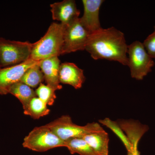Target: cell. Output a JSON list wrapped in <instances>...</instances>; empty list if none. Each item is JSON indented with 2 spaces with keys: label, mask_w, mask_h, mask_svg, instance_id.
I'll use <instances>...</instances> for the list:
<instances>
[{
  "label": "cell",
  "mask_w": 155,
  "mask_h": 155,
  "mask_svg": "<svg viewBox=\"0 0 155 155\" xmlns=\"http://www.w3.org/2000/svg\"><path fill=\"white\" fill-rule=\"evenodd\" d=\"M1 64H0V69H1Z\"/></svg>",
  "instance_id": "obj_22"
},
{
  "label": "cell",
  "mask_w": 155,
  "mask_h": 155,
  "mask_svg": "<svg viewBox=\"0 0 155 155\" xmlns=\"http://www.w3.org/2000/svg\"><path fill=\"white\" fill-rule=\"evenodd\" d=\"M132 146V150L131 151L127 152V155H140L139 152L138 151V143H131Z\"/></svg>",
  "instance_id": "obj_21"
},
{
  "label": "cell",
  "mask_w": 155,
  "mask_h": 155,
  "mask_svg": "<svg viewBox=\"0 0 155 155\" xmlns=\"http://www.w3.org/2000/svg\"><path fill=\"white\" fill-rule=\"evenodd\" d=\"M127 46L124 34L112 27L91 34L85 50L94 60L106 59L127 66Z\"/></svg>",
  "instance_id": "obj_1"
},
{
  "label": "cell",
  "mask_w": 155,
  "mask_h": 155,
  "mask_svg": "<svg viewBox=\"0 0 155 155\" xmlns=\"http://www.w3.org/2000/svg\"><path fill=\"white\" fill-rule=\"evenodd\" d=\"M60 61L58 57H54L41 61L40 67L44 76L45 81L55 91L62 88L59 81Z\"/></svg>",
  "instance_id": "obj_12"
},
{
  "label": "cell",
  "mask_w": 155,
  "mask_h": 155,
  "mask_svg": "<svg viewBox=\"0 0 155 155\" xmlns=\"http://www.w3.org/2000/svg\"><path fill=\"white\" fill-rule=\"evenodd\" d=\"M55 91L51 87L42 83L35 91L38 97L44 102L47 105L52 106L54 104L57 97Z\"/></svg>",
  "instance_id": "obj_19"
},
{
  "label": "cell",
  "mask_w": 155,
  "mask_h": 155,
  "mask_svg": "<svg viewBox=\"0 0 155 155\" xmlns=\"http://www.w3.org/2000/svg\"><path fill=\"white\" fill-rule=\"evenodd\" d=\"M51 8L54 20L60 21L65 26L70 25L79 18L80 11L73 0H64L51 4Z\"/></svg>",
  "instance_id": "obj_9"
},
{
  "label": "cell",
  "mask_w": 155,
  "mask_h": 155,
  "mask_svg": "<svg viewBox=\"0 0 155 155\" xmlns=\"http://www.w3.org/2000/svg\"><path fill=\"white\" fill-rule=\"evenodd\" d=\"M143 45L149 55L155 58V26L154 31L145 40Z\"/></svg>",
  "instance_id": "obj_20"
},
{
  "label": "cell",
  "mask_w": 155,
  "mask_h": 155,
  "mask_svg": "<svg viewBox=\"0 0 155 155\" xmlns=\"http://www.w3.org/2000/svg\"><path fill=\"white\" fill-rule=\"evenodd\" d=\"M40 61L25 71L20 81L31 88H35L42 83L45 79L43 74L39 66Z\"/></svg>",
  "instance_id": "obj_16"
},
{
  "label": "cell",
  "mask_w": 155,
  "mask_h": 155,
  "mask_svg": "<svg viewBox=\"0 0 155 155\" xmlns=\"http://www.w3.org/2000/svg\"><path fill=\"white\" fill-rule=\"evenodd\" d=\"M64 29L65 26L61 23L51 24L44 36L33 43L31 59L38 61L61 55Z\"/></svg>",
  "instance_id": "obj_2"
},
{
  "label": "cell",
  "mask_w": 155,
  "mask_h": 155,
  "mask_svg": "<svg viewBox=\"0 0 155 155\" xmlns=\"http://www.w3.org/2000/svg\"><path fill=\"white\" fill-rule=\"evenodd\" d=\"M65 143V147L67 148L72 154L97 155L83 138L71 139Z\"/></svg>",
  "instance_id": "obj_17"
},
{
  "label": "cell",
  "mask_w": 155,
  "mask_h": 155,
  "mask_svg": "<svg viewBox=\"0 0 155 155\" xmlns=\"http://www.w3.org/2000/svg\"><path fill=\"white\" fill-rule=\"evenodd\" d=\"M91 35L82 24L80 18L65 26L61 55L85 50Z\"/></svg>",
  "instance_id": "obj_7"
},
{
  "label": "cell",
  "mask_w": 155,
  "mask_h": 155,
  "mask_svg": "<svg viewBox=\"0 0 155 155\" xmlns=\"http://www.w3.org/2000/svg\"><path fill=\"white\" fill-rule=\"evenodd\" d=\"M33 43L28 41H11L0 37L1 68L23 63L30 58Z\"/></svg>",
  "instance_id": "obj_4"
},
{
  "label": "cell",
  "mask_w": 155,
  "mask_h": 155,
  "mask_svg": "<svg viewBox=\"0 0 155 155\" xmlns=\"http://www.w3.org/2000/svg\"><path fill=\"white\" fill-rule=\"evenodd\" d=\"M40 61H35L29 58L21 64L0 69V95L9 94L10 87L20 81L22 75L30 67Z\"/></svg>",
  "instance_id": "obj_8"
},
{
  "label": "cell",
  "mask_w": 155,
  "mask_h": 155,
  "mask_svg": "<svg viewBox=\"0 0 155 155\" xmlns=\"http://www.w3.org/2000/svg\"><path fill=\"white\" fill-rule=\"evenodd\" d=\"M83 138L97 155H108L109 137L104 130L88 134Z\"/></svg>",
  "instance_id": "obj_13"
},
{
  "label": "cell",
  "mask_w": 155,
  "mask_h": 155,
  "mask_svg": "<svg viewBox=\"0 0 155 155\" xmlns=\"http://www.w3.org/2000/svg\"><path fill=\"white\" fill-rule=\"evenodd\" d=\"M99 122L105 125L106 127L110 129L114 132L117 137H119L122 143L125 145L127 152L131 151L132 150V146L130 144V142L127 138V136L125 135L123 132V130L116 122L112 121L109 118L99 120Z\"/></svg>",
  "instance_id": "obj_18"
},
{
  "label": "cell",
  "mask_w": 155,
  "mask_h": 155,
  "mask_svg": "<svg viewBox=\"0 0 155 155\" xmlns=\"http://www.w3.org/2000/svg\"><path fill=\"white\" fill-rule=\"evenodd\" d=\"M83 16L80 18L84 26L92 34L101 28L99 19V11L103 0H83Z\"/></svg>",
  "instance_id": "obj_10"
},
{
  "label": "cell",
  "mask_w": 155,
  "mask_h": 155,
  "mask_svg": "<svg viewBox=\"0 0 155 155\" xmlns=\"http://www.w3.org/2000/svg\"><path fill=\"white\" fill-rule=\"evenodd\" d=\"M85 80L83 70L75 64L69 62L61 64L59 70L60 83L69 84L78 89L81 88Z\"/></svg>",
  "instance_id": "obj_11"
},
{
  "label": "cell",
  "mask_w": 155,
  "mask_h": 155,
  "mask_svg": "<svg viewBox=\"0 0 155 155\" xmlns=\"http://www.w3.org/2000/svg\"><path fill=\"white\" fill-rule=\"evenodd\" d=\"M50 112L47 105L37 97H35L30 101L24 110L25 115L30 116L34 119H38L41 117L47 116Z\"/></svg>",
  "instance_id": "obj_15"
},
{
  "label": "cell",
  "mask_w": 155,
  "mask_h": 155,
  "mask_svg": "<svg viewBox=\"0 0 155 155\" xmlns=\"http://www.w3.org/2000/svg\"><path fill=\"white\" fill-rule=\"evenodd\" d=\"M128 64L132 78L141 80L148 73L151 72L155 65L153 58L145 49L143 44L139 41L134 42L127 46Z\"/></svg>",
  "instance_id": "obj_5"
},
{
  "label": "cell",
  "mask_w": 155,
  "mask_h": 155,
  "mask_svg": "<svg viewBox=\"0 0 155 155\" xmlns=\"http://www.w3.org/2000/svg\"><path fill=\"white\" fill-rule=\"evenodd\" d=\"M9 94L14 96L22 104L25 110L31 101L36 97L35 91L33 89L21 81L14 84L10 87Z\"/></svg>",
  "instance_id": "obj_14"
},
{
  "label": "cell",
  "mask_w": 155,
  "mask_h": 155,
  "mask_svg": "<svg viewBox=\"0 0 155 155\" xmlns=\"http://www.w3.org/2000/svg\"><path fill=\"white\" fill-rule=\"evenodd\" d=\"M24 147L38 152L65 147V141L59 138L45 125L35 127L24 138Z\"/></svg>",
  "instance_id": "obj_6"
},
{
  "label": "cell",
  "mask_w": 155,
  "mask_h": 155,
  "mask_svg": "<svg viewBox=\"0 0 155 155\" xmlns=\"http://www.w3.org/2000/svg\"><path fill=\"white\" fill-rule=\"evenodd\" d=\"M45 125L64 141L72 138H83L88 134L104 130L96 122L88 123L84 126L76 125L72 122L71 117L67 115L61 116Z\"/></svg>",
  "instance_id": "obj_3"
}]
</instances>
